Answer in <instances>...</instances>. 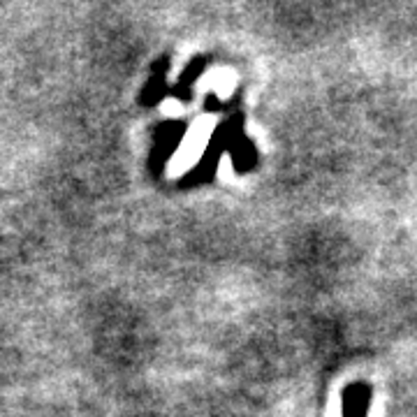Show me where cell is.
<instances>
[{
    "label": "cell",
    "instance_id": "1",
    "mask_svg": "<svg viewBox=\"0 0 417 417\" xmlns=\"http://www.w3.org/2000/svg\"><path fill=\"white\" fill-rule=\"evenodd\" d=\"M369 406H371L369 383H350L343 390V397H341L343 417H369Z\"/></svg>",
    "mask_w": 417,
    "mask_h": 417
}]
</instances>
